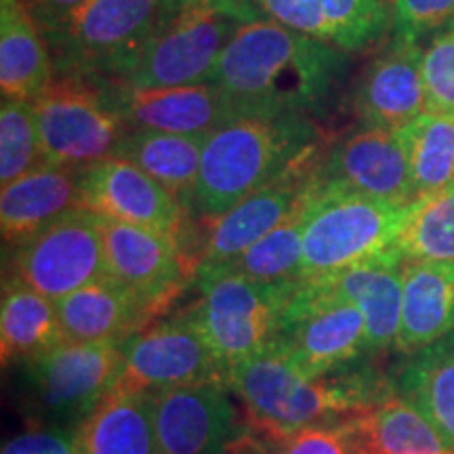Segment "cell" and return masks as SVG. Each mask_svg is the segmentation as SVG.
Instances as JSON below:
<instances>
[{
    "instance_id": "1",
    "label": "cell",
    "mask_w": 454,
    "mask_h": 454,
    "mask_svg": "<svg viewBox=\"0 0 454 454\" xmlns=\"http://www.w3.org/2000/svg\"><path fill=\"white\" fill-rule=\"evenodd\" d=\"M351 55L268 17L240 27L208 78L236 116L325 114L348 78Z\"/></svg>"
},
{
    "instance_id": "2",
    "label": "cell",
    "mask_w": 454,
    "mask_h": 454,
    "mask_svg": "<svg viewBox=\"0 0 454 454\" xmlns=\"http://www.w3.org/2000/svg\"><path fill=\"white\" fill-rule=\"evenodd\" d=\"M311 118L242 116L213 130L202 152L192 215L213 221L286 175L316 167Z\"/></svg>"
},
{
    "instance_id": "3",
    "label": "cell",
    "mask_w": 454,
    "mask_h": 454,
    "mask_svg": "<svg viewBox=\"0 0 454 454\" xmlns=\"http://www.w3.org/2000/svg\"><path fill=\"white\" fill-rule=\"evenodd\" d=\"M177 0H84L44 41L59 76L121 82Z\"/></svg>"
},
{
    "instance_id": "4",
    "label": "cell",
    "mask_w": 454,
    "mask_h": 454,
    "mask_svg": "<svg viewBox=\"0 0 454 454\" xmlns=\"http://www.w3.org/2000/svg\"><path fill=\"white\" fill-rule=\"evenodd\" d=\"M265 17L254 0H177L139 61L118 84L130 89L208 82L240 27Z\"/></svg>"
},
{
    "instance_id": "5",
    "label": "cell",
    "mask_w": 454,
    "mask_h": 454,
    "mask_svg": "<svg viewBox=\"0 0 454 454\" xmlns=\"http://www.w3.org/2000/svg\"><path fill=\"white\" fill-rule=\"evenodd\" d=\"M414 211L374 200L311 173L303 204V268L301 280L334 274L394 247Z\"/></svg>"
},
{
    "instance_id": "6",
    "label": "cell",
    "mask_w": 454,
    "mask_h": 454,
    "mask_svg": "<svg viewBox=\"0 0 454 454\" xmlns=\"http://www.w3.org/2000/svg\"><path fill=\"white\" fill-rule=\"evenodd\" d=\"M122 343H66L13 368L17 406L38 427L74 431L122 372Z\"/></svg>"
},
{
    "instance_id": "7",
    "label": "cell",
    "mask_w": 454,
    "mask_h": 454,
    "mask_svg": "<svg viewBox=\"0 0 454 454\" xmlns=\"http://www.w3.org/2000/svg\"><path fill=\"white\" fill-rule=\"evenodd\" d=\"M225 385L259 435L280 442L314 425L348 423L331 374L311 377L276 343L231 366Z\"/></svg>"
},
{
    "instance_id": "8",
    "label": "cell",
    "mask_w": 454,
    "mask_h": 454,
    "mask_svg": "<svg viewBox=\"0 0 454 454\" xmlns=\"http://www.w3.org/2000/svg\"><path fill=\"white\" fill-rule=\"evenodd\" d=\"M198 299L190 314L227 374L274 343L284 305L301 282L271 284L211 265L196 270Z\"/></svg>"
},
{
    "instance_id": "9",
    "label": "cell",
    "mask_w": 454,
    "mask_h": 454,
    "mask_svg": "<svg viewBox=\"0 0 454 454\" xmlns=\"http://www.w3.org/2000/svg\"><path fill=\"white\" fill-rule=\"evenodd\" d=\"M44 160L70 168L116 154L129 124L99 78L59 76L32 101Z\"/></svg>"
},
{
    "instance_id": "10",
    "label": "cell",
    "mask_w": 454,
    "mask_h": 454,
    "mask_svg": "<svg viewBox=\"0 0 454 454\" xmlns=\"http://www.w3.org/2000/svg\"><path fill=\"white\" fill-rule=\"evenodd\" d=\"M274 343L311 377L372 354L364 314L309 280H301L284 305Z\"/></svg>"
},
{
    "instance_id": "11",
    "label": "cell",
    "mask_w": 454,
    "mask_h": 454,
    "mask_svg": "<svg viewBox=\"0 0 454 454\" xmlns=\"http://www.w3.org/2000/svg\"><path fill=\"white\" fill-rule=\"evenodd\" d=\"M106 274L101 217L76 207L17 244L9 280L59 301Z\"/></svg>"
},
{
    "instance_id": "12",
    "label": "cell",
    "mask_w": 454,
    "mask_h": 454,
    "mask_svg": "<svg viewBox=\"0 0 454 454\" xmlns=\"http://www.w3.org/2000/svg\"><path fill=\"white\" fill-rule=\"evenodd\" d=\"M124 364L114 389L158 391L177 385L225 381L215 356L190 309L147 325L122 340Z\"/></svg>"
},
{
    "instance_id": "13",
    "label": "cell",
    "mask_w": 454,
    "mask_h": 454,
    "mask_svg": "<svg viewBox=\"0 0 454 454\" xmlns=\"http://www.w3.org/2000/svg\"><path fill=\"white\" fill-rule=\"evenodd\" d=\"M158 454H238L244 427L225 381L152 391Z\"/></svg>"
},
{
    "instance_id": "14",
    "label": "cell",
    "mask_w": 454,
    "mask_h": 454,
    "mask_svg": "<svg viewBox=\"0 0 454 454\" xmlns=\"http://www.w3.org/2000/svg\"><path fill=\"white\" fill-rule=\"evenodd\" d=\"M81 192L82 207L99 217L154 230L177 240L184 248L190 213L137 164L118 156L90 164L82 168Z\"/></svg>"
},
{
    "instance_id": "15",
    "label": "cell",
    "mask_w": 454,
    "mask_h": 454,
    "mask_svg": "<svg viewBox=\"0 0 454 454\" xmlns=\"http://www.w3.org/2000/svg\"><path fill=\"white\" fill-rule=\"evenodd\" d=\"M314 177L395 207L417 202L411 162L400 130L360 124L328 147Z\"/></svg>"
},
{
    "instance_id": "16",
    "label": "cell",
    "mask_w": 454,
    "mask_h": 454,
    "mask_svg": "<svg viewBox=\"0 0 454 454\" xmlns=\"http://www.w3.org/2000/svg\"><path fill=\"white\" fill-rule=\"evenodd\" d=\"M106 270L160 316L177 299L187 278L196 276L184 248L173 238L145 227L101 217Z\"/></svg>"
},
{
    "instance_id": "17",
    "label": "cell",
    "mask_w": 454,
    "mask_h": 454,
    "mask_svg": "<svg viewBox=\"0 0 454 454\" xmlns=\"http://www.w3.org/2000/svg\"><path fill=\"white\" fill-rule=\"evenodd\" d=\"M423 47L394 38L372 57L351 93V107L364 127L400 130L427 112Z\"/></svg>"
},
{
    "instance_id": "18",
    "label": "cell",
    "mask_w": 454,
    "mask_h": 454,
    "mask_svg": "<svg viewBox=\"0 0 454 454\" xmlns=\"http://www.w3.org/2000/svg\"><path fill=\"white\" fill-rule=\"evenodd\" d=\"M110 84L114 101L129 129L211 135L213 130L238 118L231 101L213 82L158 89H130L118 82Z\"/></svg>"
},
{
    "instance_id": "19",
    "label": "cell",
    "mask_w": 454,
    "mask_h": 454,
    "mask_svg": "<svg viewBox=\"0 0 454 454\" xmlns=\"http://www.w3.org/2000/svg\"><path fill=\"white\" fill-rule=\"evenodd\" d=\"M268 20L326 43L345 53H360L391 32L387 0H254Z\"/></svg>"
},
{
    "instance_id": "20",
    "label": "cell",
    "mask_w": 454,
    "mask_h": 454,
    "mask_svg": "<svg viewBox=\"0 0 454 454\" xmlns=\"http://www.w3.org/2000/svg\"><path fill=\"white\" fill-rule=\"evenodd\" d=\"M404 268V254L394 244L334 274L309 278V282L320 291L349 301L364 314L374 354L394 348L400 331Z\"/></svg>"
},
{
    "instance_id": "21",
    "label": "cell",
    "mask_w": 454,
    "mask_h": 454,
    "mask_svg": "<svg viewBox=\"0 0 454 454\" xmlns=\"http://www.w3.org/2000/svg\"><path fill=\"white\" fill-rule=\"evenodd\" d=\"M314 168L299 170L261 187L221 217L207 221L208 230L202 242L198 268L225 263L238 257L261 238L268 236L271 230L291 219L294 213H299L308 198Z\"/></svg>"
},
{
    "instance_id": "22",
    "label": "cell",
    "mask_w": 454,
    "mask_h": 454,
    "mask_svg": "<svg viewBox=\"0 0 454 454\" xmlns=\"http://www.w3.org/2000/svg\"><path fill=\"white\" fill-rule=\"evenodd\" d=\"M70 343H122L158 317L130 288L110 274L55 301Z\"/></svg>"
},
{
    "instance_id": "23",
    "label": "cell",
    "mask_w": 454,
    "mask_h": 454,
    "mask_svg": "<svg viewBox=\"0 0 454 454\" xmlns=\"http://www.w3.org/2000/svg\"><path fill=\"white\" fill-rule=\"evenodd\" d=\"M81 168L43 162L24 177L3 187L0 230L3 242L17 247L51 221L82 207Z\"/></svg>"
},
{
    "instance_id": "24",
    "label": "cell",
    "mask_w": 454,
    "mask_h": 454,
    "mask_svg": "<svg viewBox=\"0 0 454 454\" xmlns=\"http://www.w3.org/2000/svg\"><path fill=\"white\" fill-rule=\"evenodd\" d=\"M454 331V261H411L404 268L402 316L394 349L404 356Z\"/></svg>"
},
{
    "instance_id": "25",
    "label": "cell",
    "mask_w": 454,
    "mask_h": 454,
    "mask_svg": "<svg viewBox=\"0 0 454 454\" xmlns=\"http://www.w3.org/2000/svg\"><path fill=\"white\" fill-rule=\"evenodd\" d=\"M74 435L81 454H158L152 391L112 389Z\"/></svg>"
},
{
    "instance_id": "26",
    "label": "cell",
    "mask_w": 454,
    "mask_h": 454,
    "mask_svg": "<svg viewBox=\"0 0 454 454\" xmlns=\"http://www.w3.org/2000/svg\"><path fill=\"white\" fill-rule=\"evenodd\" d=\"M55 81L41 27L20 0H0V89L3 98L34 101Z\"/></svg>"
},
{
    "instance_id": "27",
    "label": "cell",
    "mask_w": 454,
    "mask_h": 454,
    "mask_svg": "<svg viewBox=\"0 0 454 454\" xmlns=\"http://www.w3.org/2000/svg\"><path fill=\"white\" fill-rule=\"evenodd\" d=\"M208 135L162 133L150 129H129L121 145L118 158L137 164L150 177L173 194L192 215V202L200 175L202 152Z\"/></svg>"
},
{
    "instance_id": "28",
    "label": "cell",
    "mask_w": 454,
    "mask_h": 454,
    "mask_svg": "<svg viewBox=\"0 0 454 454\" xmlns=\"http://www.w3.org/2000/svg\"><path fill=\"white\" fill-rule=\"evenodd\" d=\"M348 425L354 454H454L427 419L400 394Z\"/></svg>"
},
{
    "instance_id": "29",
    "label": "cell",
    "mask_w": 454,
    "mask_h": 454,
    "mask_svg": "<svg viewBox=\"0 0 454 454\" xmlns=\"http://www.w3.org/2000/svg\"><path fill=\"white\" fill-rule=\"evenodd\" d=\"M66 343L55 301L26 284L7 280L0 305V354L11 368Z\"/></svg>"
},
{
    "instance_id": "30",
    "label": "cell",
    "mask_w": 454,
    "mask_h": 454,
    "mask_svg": "<svg viewBox=\"0 0 454 454\" xmlns=\"http://www.w3.org/2000/svg\"><path fill=\"white\" fill-rule=\"evenodd\" d=\"M395 387L454 452V331L412 354L397 374Z\"/></svg>"
},
{
    "instance_id": "31",
    "label": "cell",
    "mask_w": 454,
    "mask_h": 454,
    "mask_svg": "<svg viewBox=\"0 0 454 454\" xmlns=\"http://www.w3.org/2000/svg\"><path fill=\"white\" fill-rule=\"evenodd\" d=\"M411 162L414 194L425 198L444 190L454 177V121L427 110L400 129Z\"/></svg>"
},
{
    "instance_id": "32",
    "label": "cell",
    "mask_w": 454,
    "mask_h": 454,
    "mask_svg": "<svg viewBox=\"0 0 454 454\" xmlns=\"http://www.w3.org/2000/svg\"><path fill=\"white\" fill-rule=\"evenodd\" d=\"M303 208L294 213L291 219L284 221L268 236L254 242L238 257L225 261V263L211 265L227 271H236L261 282L288 284L301 280V268H303Z\"/></svg>"
},
{
    "instance_id": "33",
    "label": "cell",
    "mask_w": 454,
    "mask_h": 454,
    "mask_svg": "<svg viewBox=\"0 0 454 454\" xmlns=\"http://www.w3.org/2000/svg\"><path fill=\"white\" fill-rule=\"evenodd\" d=\"M395 248L411 261H454V185L414 202Z\"/></svg>"
},
{
    "instance_id": "34",
    "label": "cell",
    "mask_w": 454,
    "mask_h": 454,
    "mask_svg": "<svg viewBox=\"0 0 454 454\" xmlns=\"http://www.w3.org/2000/svg\"><path fill=\"white\" fill-rule=\"evenodd\" d=\"M44 160L32 101L3 98L0 106V184L7 187Z\"/></svg>"
},
{
    "instance_id": "35",
    "label": "cell",
    "mask_w": 454,
    "mask_h": 454,
    "mask_svg": "<svg viewBox=\"0 0 454 454\" xmlns=\"http://www.w3.org/2000/svg\"><path fill=\"white\" fill-rule=\"evenodd\" d=\"M391 36L421 44L454 30V0H389Z\"/></svg>"
},
{
    "instance_id": "36",
    "label": "cell",
    "mask_w": 454,
    "mask_h": 454,
    "mask_svg": "<svg viewBox=\"0 0 454 454\" xmlns=\"http://www.w3.org/2000/svg\"><path fill=\"white\" fill-rule=\"evenodd\" d=\"M427 110L454 121V30L434 38L423 53Z\"/></svg>"
},
{
    "instance_id": "37",
    "label": "cell",
    "mask_w": 454,
    "mask_h": 454,
    "mask_svg": "<svg viewBox=\"0 0 454 454\" xmlns=\"http://www.w3.org/2000/svg\"><path fill=\"white\" fill-rule=\"evenodd\" d=\"M271 454H354L348 425H314L280 442Z\"/></svg>"
},
{
    "instance_id": "38",
    "label": "cell",
    "mask_w": 454,
    "mask_h": 454,
    "mask_svg": "<svg viewBox=\"0 0 454 454\" xmlns=\"http://www.w3.org/2000/svg\"><path fill=\"white\" fill-rule=\"evenodd\" d=\"M3 454H81V450L74 431L32 425L24 434L4 442Z\"/></svg>"
},
{
    "instance_id": "39",
    "label": "cell",
    "mask_w": 454,
    "mask_h": 454,
    "mask_svg": "<svg viewBox=\"0 0 454 454\" xmlns=\"http://www.w3.org/2000/svg\"><path fill=\"white\" fill-rule=\"evenodd\" d=\"M32 17L34 24L41 27L44 34L53 32L57 26H61L76 11L84 0H20Z\"/></svg>"
},
{
    "instance_id": "40",
    "label": "cell",
    "mask_w": 454,
    "mask_h": 454,
    "mask_svg": "<svg viewBox=\"0 0 454 454\" xmlns=\"http://www.w3.org/2000/svg\"><path fill=\"white\" fill-rule=\"evenodd\" d=\"M450 185H454V177H452V184Z\"/></svg>"
}]
</instances>
